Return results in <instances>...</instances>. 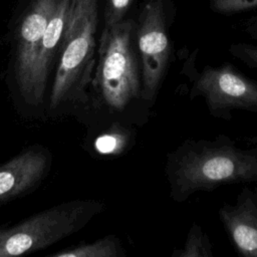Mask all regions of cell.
I'll return each instance as SVG.
<instances>
[{"mask_svg": "<svg viewBox=\"0 0 257 257\" xmlns=\"http://www.w3.org/2000/svg\"><path fill=\"white\" fill-rule=\"evenodd\" d=\"M230 53L250 68L257 69V45L249 43H236L230 46Z\"/></svg>", "mask_w": 257, "mask_h": 257, "instance_id": "cell-16", "label": "cell"}, {"mask_svg": "<svg viewBox=\"0 0 257 257\" xmlns=\"http://www.w3.org/2000/svg\"><path fill=\"white\" fill-rule=\"evenodd\" d=\"M57 0H34L22 18L17 37L15 74L22 96L37 104L35 67L40 42Z\"/></svg>", "mask_w": 257, "mask_h": 257, "instance_id": "cell-7", "label": "cell"}, {"mask_svg": "<svg viewBox=\"0 0 257 257\" xmlns=\"http://www.w3.org/2000/svg\"><path fill=\"white\" fill-rule=\"evenodd\" d=\"M212 7L222 14H234L257 7V0H212Z\"/></svg>", "mask_w": 257, "mask_h": 257, "instance_id": "cell-15", "label": "cell"}, {"mask_svg": "<svg viewBox=\"0 0 257 257\" xmlns=\"http://www.w3.org/2000/svg\"><path fill=\"white\" fill-rule=\"evenodd\" d=\"M137 140V127L113 122L103 127L102 134L95 141L99 154L118 157L130 152Z\"/></svg>", "mask_w": 257, "mask_h": 257, "instance_id": "cell-11", "label": "cell"}, {"mask_svg": "<svg viewBox=\"0 0 257 257\" xmlns=\"http://www.w3.org/2000/svg\"><path fill=\"white\" fill-rule=\"evenodd\" d=\"M104 210L94 199L63 202L11 227L0 228V257L19 256L44 249L85 227Z\"/></svg>", "mask_w": 257, "mask_h": 257, "instance_id": "cell-4", "label": "cell"}, {"mask_svg": "<svg viewBox=\"0 0 257 257\" xmlns=\"http://www.w3.org/2000/svg\"><path fill=\"white\" fill-rule=\"evenodd\" d=\"M164 172L176 203L225 185L257 183V138L187 139L167 154Z\"/></svg>", "mask_w": 257, "mask_h": 257, "instance_id": "cell-2", "label": "cell"}, {"mask_svg": "<svg viewBox=\"0 0 257 257\" xmlns=\"http://www.w3.org/2000/svg\"><path fill=\"white\" fill-rule=\"evenodd\" d=\"M133 0H107L104 10L103 28H109L124 19Z\"/></svg>", "mask_w": 257, "mask_h": 257, "instance_id": "cell-14", "label": "cell"}, {"mask_svg": "<svg viewBox=\"0 0 257 257\" xmlns=\"http://www.w3.org/2000/svg\"><path fill=\"white\" fill-rule=\"evenodd\" d=\"M49 153L30 147L0 167V203L21 196L38 186L49 171Z\"/></svg>", "mask_w": 257, "mask_h": 257, "instance_id": "cell-9", "label": "cell"}, {"mask_svg": "<svg viewBox=\"0 0 257 257\" xmlns=\"http://www.w3.org/2000/svg\"><path fill=\"white\" fill-rule=\"evenodd\" d=\"M213 245L203 228L194 223L187 234L183 248L176 249L172 257H213Z\"/></svg>", "mask_w": 257, "mask_h": 257, "instance_id": "cell-13", "label": "cell"}, {"mask_svg": "<svg viewBox=\"0 0 257 257\" xmlns=\"http://www.w3.org/2000/svg\"><path fill=\"white\" fill-rule=\"evenodd\" d=\"M249 33L252 35V37H254L255 39H257V25L252 26V27L249 29Z\"/></svg>", "mask_w": 257, "mask_h": 257, "instance_id": "cell-17", "label": "cell"}, {"mask_svg": "<svg viewBox=\"0 0 257 257\" xmlns=\"http://www.w3.org/2000/svg\"><path fill=\"white\" fill-rule=\"evenodd\" d=\"M136 44L142 65L145 98L154 107L168 74L173 48L160 1H151L136 22Z\"/></svg>", "mask_w": 257, "mask_h": 257, "instance_id": "cell-6", "label": "cell"}, {"mask_svg": "<svg viewBox=\"0 0 257 257\" xmlns=\"http://www.w3.org/2000/svg\"><path fill=\"white\" fill-rule=\"evenodd\" d=\"M89 88L88 101L102 113L103 127L118 122L140 128L149 122L153 107L144 94L134 20L102 29Z\"/></svg>", "mask_w": 257, "mask_h": 257, "instance_id": "cell-1", "label": "cell"}, {"mask_svg": "<svg viewBox=\"0 0 257 257\" xmlns=\"http://www.w3.org/2000/svg\"><path fill=\"white\" fill-rule=\"evenodd\" d=\"M71 0H57L43 33L35 67V92L37 104L42 102L51 59L60 44Z\"/></svg>", "mask_w": 257, "mask_h": 257, "instance_id": "cell-10", "label": "cell"}, {"mask_svg": "<svg viewBox=\"0 0 257 257\" xmlns=\"http://www.w3.org/2000/svg\"><path fill=\"white\" fill-rule=\"evenodd\" d=\"M219 219L240 256L257 257V188L243 187L234 203H225Z\"/></svg>", "mask_w": 257, "mask_h": 257, "instance_id": "cell-8", "label": "cell"}, {"mask_svg": "<svg viewBox=\"0 0 257 257\" xmlns=\"http://www.w3.org/2000/svg\"><path fill=\"white\" fill-rule=\"evenodd\" d=\"M53 257H125L121 240L115 235H106L89 243H81L51 254Z\"/></svg>", "mask_w": 257, "mask_h": 257, "instance_id": "cell-12", "label": "cell"}, {"mask_svg": "<svg viewBox=\"0 0 257 257\" xmlns=\"http://www.w3.org/2000/svg\"><path fill=\"white\" fill-rule=\"evenodd\" d=\"M189 72L190 99L203 98L213 117L231 120L235 109L257 112V80L242 73L232 63L206 65L201 70Z\"/></svg>", "mask_w": 257, "mask_h": 257, "instance_id": "cell-5", "label": "cell"}, {"mask_svg": "<svg viewBox=\"0 0 257 257\" xmlns=\"http://www.w3.org/2000/svg\"><path fill=\"white\" fill-rule=\"evenodd\" d=\"M97 0H71L61 40L62 53L50 92V107L88 102L96 63Z\"/></svg>", "mask_w": 257, "mask_h": 257, "instance_id": "cell-3", "label": "cell"}]
</instances>
